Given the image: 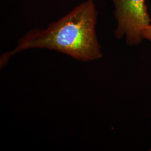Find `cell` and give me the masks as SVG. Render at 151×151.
Masks as SVG:
<instances>
[{
    "instance_id": "1",
    "label": "cell",
    "mask_w": 151,
    "mask_h": 151,
    "mask_svg": "<svg viewBox=\"0 0 151 151\" xmlns=\"http://www.w3.org/2000/svg\"><path fill=\"white\" fill-rule=\"evenodd\" d=\"M97 17L93 1L82 2L47 27L26 32L15 48L1 55L0 68L16 54L32 49L57 52L82 62L100 59L103 53L96 31Z\"/></svg>"
},
{
    "instance_id": "2",
    "label": "cell",
    "mask_w": 151,
    "mask_h": 151,
    "mask_svg": "<svg viewBox=\"0 0 151 151\" xmlns=\"http://www.w3.org/2000/svg\"><path fill=\"white\" fill-rule=\"evenodd\" d=\"M116 22L114 32L118 39L124 38L130 46L139 45L143 32L151 22L146 0H112Z\"/></svg>"
},
{
    "instance_id": "3",
    "label": "cell",
    "mask_w": 151,
    "mask_h": 151,
    "mask_svg": "<svg viewBox=\"0 0 151 151\" xmlns=\"http://www.w3.org/2000/svg\"><path fill=\"white\" fill-rule=\"evenodd\" d=\"M144 39L148 40L151 42V24L146 27L143 32Z\"/></svg>"
},
{
    "instance_id": "4",
    "label": "cell",
    "mask_w": 151,
    "mask_h": 151,
    "mask_svg": "<svg viewBox=\"0 0 151 151\" xmlns=\"http://www.w3.org/2000/svg\"><path fill=\"white\" fill-rule=\"evenodd\" d=\"M150 151H151V148H150Z\"/></svg>"
}]
</instances>
